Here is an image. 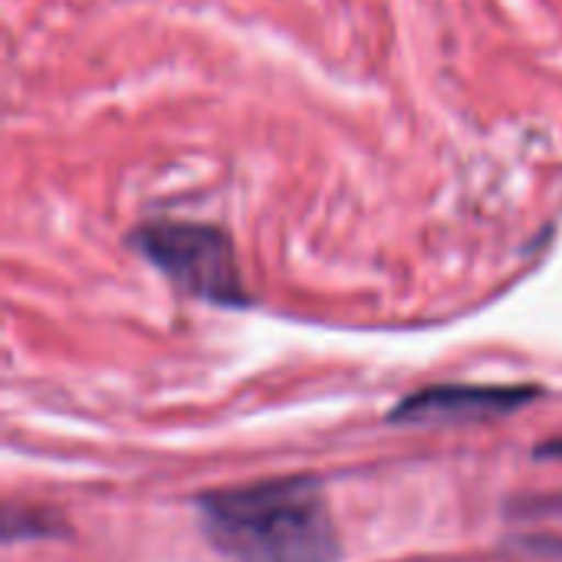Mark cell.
Listing matches in <instances>:
<instances>
[{
	"instance_id": "1",
	"label": "cell",
	"mask_w": 562,
	"mask_h": 562,
	"mask_svg": "<svg viewBox=\"0 0 562 562\" xmlns=\"http://www.w3.org/2000/svg\"><path fill=\"white\" fill-rule=\"evenodd\" d=\"M207 543L231 562H339V533L323 484L270 477L198 497Z\"/></svg>"
},
{
	"instance_id": "2",
	"label": "cell",
	"mask_w": 562,
	"mask_h": 562,
	"mask_svg": "<svg viewBox=\"0 0 562 562\" xmlns=\"http://www.w3.org/2000/svg\"><path fill=\"white\" fill-rule=\"evenodd\" d=\"M128 247L194 300L227 310L250 306L234 240L217 224L168 217L145 221L128 231Z\"/></svg>"
},
{
	"instance_id": "3",
	"label": "cell",
	"mask_w": 562,
	"mask_h": 562,
	"mask_svg": "<svg viewBox=\"0 0 562 562\" xmlns=\"http://www.w3.org/2000/svg\"><path fill=\"white\" fill-rule=\"evenodd\" d=\"M540 398V389L533 385H428L412 395H405L398 405H392L389 422L395 425H445V422H484L514 415L524 405Z\"/></svg>"
},
{
	"instance_id": "4",
	"label": "cell",
	"mask_w": 562,
	"mask_h": 562,
	"mask_svg": "<svg viewBox=\"0 0 562 562\" xmlns=\"http://www.w3.org/2000/svg\"><path fill=\"white\" fill-rule=\"evenodd\" d=\"M53 527L49 524H40V514L36 510H7V527H3V540L7 543H16L23 540L26 533H49Z\"/></svg>"
},
{
	"instance_id": "5",
	"label": "cell",
	"mask_w": 562,
	"mask_h": 562,
	"mask_svg": "<svg viewBox=\"0 0 562 562\" xmlns=\"http://www.w3.org/2000/svg\"><path fill=\"white\" fill-rule=\"evenodd\" d=\"M537 458H540V461H562V438L543 441V445L537 448Z\"/></svg>"
}]
</instances>
